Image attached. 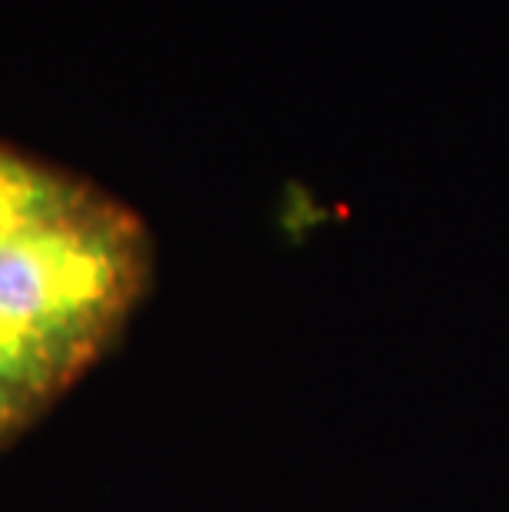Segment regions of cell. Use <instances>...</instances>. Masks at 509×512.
<instances>
[{
	"label": "cell",
	"mask_w": 509,
	"mask_h": 512,
	"mask_svg": "<svg viewBox=\"0 0 509 512\" xmlns=\"http://www.w3.org/2000/svg\"><path fill=\"white\" fill-rule=\"evenodd\" d=\"M146 275L143 225L96 195L0 245V321L77 370L133 308Z\"/></svg>",
	"instance_id": "obj_1"
},
{
	"label": "cell",
	"mask_w": 509,
	"mask_h": 512,
	"mask_svg": "<svg viewBox=\"0 0 509 512\" xmlns=\"http://www.w3.org/2000/svg\"><path fill=\"white\" fill-rule=\"evenodd\" d=\"M93 199V192H86L83 185L70 182L60 172L34 166L0 149V245L14 242L30 228L57 222Z\"/></svg>",
	"instance_id": "obj_2"
},
{
	"label": "cell",
	"mask_w": 509,
	"mask_h": 512,
	"mask_svg": "<svg viewBox=\"0 0 509 512\" xmlns=\"http://www.w3.org/2000/svg\"><path fill=\"white\" fill-rule=\"evenodd\" d=\"M73 370L60 361L50 347H43L30 334L0 321V377L24 390L27 397L43 400L53 387L63 384Z\"/></svg>",
	"instance_id": "obj_3"
},
{
	"label": "cell",
	"mask_w": 509,
	"mask_h": 512,
	"mask_svg": "<svg viewBox=\"0 0 509 512\" xmlns=\"http://www.w3.org/2000/svg\"><path fill=\"white\" fill-rule=\"evenodd\" d=\"M30 403H37L34 397H27L24 390L20 387H14L10 384V380H4L0 377V430L4 427H10V423H14L20 413H24Z\"/></svg>",
	"instance_id": "obj_4"
}]
</instances>
